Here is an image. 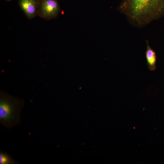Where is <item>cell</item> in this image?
<instances>
[{
  "mask_svg": "<svg viewBox=\"0 0 164 164\" xmlns=\"http://www.w3.org/2000/svg\"><path fill=\"white\" fill-rule=\"evenodd\" d=\"M118 10L131 25L141 28L164 16V0H122Z\"/></svg>",
  "mask_w": 164,
  "mask_h": 164,
  "instance_id": "6da1fadb",
  "label": "cell"
},
{
  "mask_svg": "<svg viewBox=\"0 0 164 164\" xmlns=\"http://www.w3.org/2000/svg\"><path fill=\"white\" fill-rule=\"evenodd\" d=\"M21 99L1 92L0 122L4 126L11 128L20 122L21 112L24 106Z\"/></svg>",
  "mask_w": 164,
  "mask_h": 164,
  "instance_id": "7a4b0ae2",
  "label": "cell"
},
{
  "mask_svg": "<svg viewBox=\"0 0 164 164\" xmlns=\"http://www.w3.org/2000/svg\"><path fill=\"white\" fill-rule=\"evenodd\" d=\"M38 0V16L46 20L57 17L60 11V6L57 0Z\"/></svg>",
  "mask_w": 164,
  "mask_h": 164,
  "instance_id": "3957f363",
  "label": "cell"
},
{
  "mask_svg": "<svg viewBox=\"0 0 164 164\" xmlns=\"http://www.w3.org/2000/svg\"><path fill=\"white\" fill-rule=\"evenodd\" d=\"M19 5L29 19H32L38 15V0H19Z\"/></svg>",
  "mask_w": 164,
  "mask_h": 164,
  "instance_id": "277c9868",
  "label": "cell"
},
{
  "mask_svg": "<svg viewBox=\"0 0 164 164\" xmlns=\"http://www.w3.org/2000/svg\"><path fill=\"white\" fill-rule=\"evenodd\" d=\"M146 42L147 48L145 55L147 66L149 70L153 71L156 68V56L155 51L150 46L148 40Z\"/></svg>",
  "mask_w": 164,
  "mask_h": 164,
  "instance_id": "5b68a950",
  "label": "cell"
},
{
  "mask_svg": "<svg viewBox=\"0 0 164 164\" xmlns=\"http://www.w3.org/2000/svg\"><path fill=\"white\" fill-rule=\"evenodd\" d=\"M19 163L14 160L8 153L4 152H0V164H17Z\"/></svg>",
  "mask_w": 164,
  "mask_h": 164,
  "instance_id": "8992f818",
  "label": "cell"
},
{
  "mask_svg": "<svg viewBox=\"0 0 164 164\" xmlns=\"http://www.w3.org/2000/svg\"><path fill=\"white\" fill-rule=\"evenodd\" d=\"M6 0L7 1H10L11 0Z\"/></svg>",
  "mask_w": 164,
  "mask_h": 164,
  "instance_id": "52a82bcc",
  "label": "cell"
}]
</instances>
